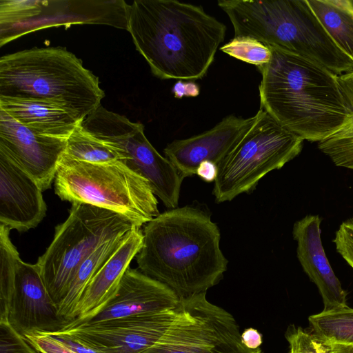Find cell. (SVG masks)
<instances>
[{
  "label": "cell",
  "mask_w": 353,
  "mask_h": 353,
  "mask_svg": "<svg viewBox=\"0 0 353 353\" xmlns=\"http://www.w3.org/2000/svg\"><path fill=\"white\" fill-rule=\"evenodd\" d=\"M81 125L90 134L114 148L124 164L148 180L154 194L167 208H177L184 178L150 143L143 124L130 121L124 116L100 106L81 122Z\"/></svg>",
  "instance_id": "9c48e42d"
},
{
  "label": "cell",
  "mask_w": 353,
  "mask_h": 353,
  "mask_svg": "<svg viewBox=\"0 0 353 353\" xmlns=\"http://www.w3.org/2000/svg\"><path fill=\"white\" fill-rule=\"evenodd\" d=\"M241 342L248 349L254 350L262 344V335L254 328H248L241 333Z\"/></svg>",
  "instance_id": "e575fe53"
},
{
  "label": "cell",
  "mask_w": 353,
  "mask_h": 353,
  "mask_svg": "<svg viewBox=\"0 0 353 353\" xmlns=\"http://www.w3.org/2000/svg\"><path fill=\"white\" fill-rule=\"evenodd\" d=\"M0 110L39 134L66 140L81 123L62 106L36 99L0 96Z\"/></svg>",
  "instance_id": "ffe728a7"
},
{
  "label": "cell",
  "mask_w": 353,
  "mask_h": 353,
  "mask_svg": "<svg viewBox=\"0 0 353 353\" xmlns=\"http://www.w3.org/2000/svg\"><path fill=\"white\" fill-rule=\"evenodd\" d=\"M313 336L327 345L353 346V308L325 311L308 318Z\"/></svg>",
  "instance_id": "603a6c76"
},
{
  "label": "cell",
  "mask_w": 353,
  "mask_h": 353,
  "mask_svg": "<svg viewBox=\"0 0 353 353\" xmlns=\"http://www.w3.org/2000/svg\"><path fill=\"white\" fill-rule=\"evenodd\" d=\"M335 45L353 61V3L350 0H307Z\"/></svg>",
  "instance_id": "44dd1931"
},
{
  "label": "cell",
  "mask_w": 353,
  "mask_h": 353,
  "mask_svg": "<svg viewBox=\"0 0 353 353\" xmlns=\"http://www.w3.org/2000/svg\"><path fill=\"white\" fill-rule=\"evenodd\" d=\"M352 1V3H353V1Z\"/></svg>",
  "instance_id": "ab89813d"
},
{
  "label": "cell",
  "mask_w": 353,
  "mask_h": 353,
  "mask_svg": "<svg viewBox=\"0 0 353 353\" xmlns=\"http://www.w3.org/2000/svg\"><path fill=\"white\" fill-rule=\"evenodd\" d=\"M8 321L22 336L31 333H52L69 323L59 315L37 263L18 262Z\"/></svg>",
  "instance_id": "4fadbf2b"
},
{
  "label": "cell",
  "mask_w": 353,
  "mask_h": 353,
  "mask_svg": "<svg viewBox=\"0 0 353 353\" xmlns=\"http://www.w3.org/2000/svg\"><path fill=\"white\" fill-rule=\"evenodd\" d=\"M254 120L255 115L247 119L228 115L205 132L173 141L167 145L163 152L183 178L192 176L204 161L217 165Z\"/></svg>",
  "instance_id": "2e32d148"
},
{
  "label": "cell",
  "mask_w": 353,
  "mask_h": 353,
  "mask_svg": "<svg viewBox=\"0 0 353 353\" xmlns=\"http://www.w3.org/2000/svg\"><path fill=\"white\" fill-rule=\"evenodd\" d=\"M318 147L336 165L353 170V126L349 123L319 141Z\"/></svg>",
  "instance_id": "484cf974"
},
{
  "label": "cell",
  "mask_w": 353,
  "mask_h": 353,
  "mask_svg": "<svg viewBox=\"0 0 353 353\" xmlns=\"http://www.w3.org/2000/svg\"><path fill=\"white\" fill-rule=\"evenodd\" d=\"M180 299L163 283L129 268L111 298L94 316L65 329L82 324L124 318L176 307Z\"/></svg>",
  "instance_id": "e0dca14e"
},
{
  "label": "cell",
  "mask_w": 353,
  "mask_h": 353,
  "mask_svg": "<svg viewBox=\"0 0 353 353\" xmlns=\"http://www.w3.org/2000/svg\"><path fill=\"white\" fill-rule=\"evenodd\" d=\"M61 157L92 163L121 161V156L112 146L96 138L79 123L67 139Z\"/></svg>",
  "instance_id": "cb8c5ba5"
},
{
  "label": "cell",
  "mask_w": 353,
  "mask_h": 353,
  "mask_svg": "<svg viewBox=\"0 0 353 353\" xmlns=\"http://www.w3.org/2000/svg\"><path fill=\"white\" fill-rule=\"evenodd\" d=\"M181 310L165 334L141 353H263L241 342L234 317L206 293L181 300Z\"/></svg>",
  "instance_id": "30bf717a"
},
{
  "label": "cell",
  "mask_w": 353,
  "mask_h": 353,
  "mask_svg": "<svg viewBox=\"0 0 353 353\" xmlns=\"http://www.w3.org/2000/svg\"><path fill=\"white\" fill-rule=\"evenodd\" d=\"M337 252L353 268V222L342 223L334 239Z\"/></svg>",
  "instance_id": "1f68e13d"
},
{
  "label": "cell",
  "mask_w": 353,
  "mask_h": 353,
  "mask_svg": "<svg viewBox=\"0 0 353 353\" xmlns=\"http://www.w3.org/2000/svg\"><path fill=\"white\" fill-rule=\"evenodd\" d=\"M66 139L39 134L0 110V145L36 180L42 191L51 187Z\"/></svg>",
  "instance_id": "9a60e30c"
},
{
  "label": "cell",
  "mask_w": 353,
  "mask_h": 353,
  "mask_svg": "<svg viewBox=\"0 0 353 353\" xmlns=\"http://www.w3.org/2000/svg\"><path fill=\"white\" fill-rule=\"evenodd\" d=\"M127 30L155 77L190 81L207 73L226 26L201 6L176 0H135Z\"/></svg>",
  "instance_id": "7a4b0ae2"
},
{
  "label": "cell",
  "mask_w": 353,
  "mask_h": 353,
  "mask_svg": "<svg viewBox=\"0 0 353 353\" xmlns=\"http://www.w3.org/2000/svg\"><path fill=\"white\" fill-rule=\"evenodd\" d=\"M285 338L290 345V353H317L318 341L312 333L301 327L289 326Z\"/></svg>",
  "instance_id": "f546056e"
},
{
  "label": "cell",
  "mask_w": 353,
  "mask_h": 353,
  "mask_svg": "<svg viewBox=\"0 0 353 353\" xmlns=\"http://www.w3.org/2000/svg\"><path fill=\"white\" fill-rule=\"evenodd\" d=\"M303 143L260 108L252 125L217 165L212 192L216 201H230L252 191L265 174L299 155Z\"/></svg>",
  "instance_id": "ba28073f"
},
{
  "label": "cell",
  "mask_w": 353,
  "mask_h": 353,
  "mask_svg": "<svg viewBox=\"0 0 353 353\" xmlns=\"http://www.w3.org/2000/svg\"><path fill=\"white\" fill-rule=\"evenodd\" d=\"M127 234L103 244L86 258L74 272L65 295L58 305L59 315L69 321V323L76 319L77 306L85 288L120 246Z\"/></svg>",
  "instance_id": "7402d4cb"
},
{
  "label": "cell",
  "mask_w": 353,
  "mask_h": 353,
  "mask_svg": "<svg viewBox=\"0 0 353 353\" xmlns=\"http://www.w3.org/2000/svg\"><path fill=\"white\" fill-rule=\"evenodd\" d=\"M42 192L18 160L0 145V224L19 232L37 227L47 210Z\"/></svg>",
  "instance_id": "5bb4252c"
},
{
  "label": "cell",
  "mask_w": 353,
  "mask_h": 353,
  "mask_svg": "<svg viewBox=\"0 0 353 353\" xmlns=\"http://www.w3.org/2000/svg\"><path fill=\"white\" fill-rule=\"evenodd\" d=\"M143 241V231L140 227L134 226L88 283L77 306L76 319L67 325L88 319L101 310L113 295L130 262L139 252Z\"/></svg>",
  "instance_id": "d6986e66"
},
{
  "label": "cell",
  "mask_w": 353,
  "mask_h": 353,
  "mask_svg": "<svg viewBox=\"0 0 353 353\" xmlns=\"http://www.w3.org/2000/svg\"><path fill=\"white\" fill-rule=\"evenodd\" d=\"M321 219L307 215L296 221L293 236L297 242V257L306 274L316 285L325 311L347 306V293L335 275L325 255L321 239Z\"/></svg>",
  "instance_id": "ac0fdd59"
},
{
  "label": "cell",
  "mask_w": 353,
  "mask_h": 353,
  "mask_svg": "<svg viewBox=\"0 0 353 353\" xmlns=\"http://www.w3.org/2000/svg\"><path fill=\"white\" fill-rule=\"evenodd\" d=\"M223 10L234 37L306 57L336 74L353 70V61L332 41L307 0H228Z\"/></svg>",
  "instance_id": "5b68a950"
},
{
  "label": "cell",
  "mask_w": 353,
  "mask_h": 353,
  "mask_svg": "<svg viewBox=\"0 0 353 353\" xmlns=\"http://www.w3.org/2000/svg\"><path fill=\"white\" fill-rule=\"evenodd\" d=\"M350 221L353 222V218Z\"/></svg>",
  "instance_id": "f35d334b"
},
{
  "label": "cell",
  "mask_w": 353,
  "mask_h": 353,
  "mask_svg": "<svg viewBox=\"0 0 353 353\" xmlns=\"http://www.w3.org/2000/svg\"><path fill=\"white\" fill-rule=\"evenodd\" d=\"M0 353H39L10 325L0 321Z\"/></svg>",
  "instance_id": "f1b7e54d"
},
{
  "label": "cell",
  "mask_w": 353,
  "mask_h": 353,
  "mask_svg": "<svg viewBox=\"0 0 353 353\" xmlns=\"http://www.w3.org/2000/svg\"><path fill=\"white\" fill-rule=\"evenodd\" d=\"M270 48V60L257 67L261 109L310 141L329 137L352 120L353 109L339 75L306 57Z\"/></svg>",
  "instance_id": "6da1fadb"
},
{
  "label": "cell",
  "mask_w": 353,
  "mask_h": 353,
  "mask_svg": "<svg viewBox=\"0 0 353 353\" xmlns=\"http://www.w3.org/2000/svg\"><path fill=\"white\" fill-rule=\"evenodd\" d=\"M339 81L348 97L353 109V70L350 72L339 75ZM349 123L353 125V117Z\"/></svg>",
  "instance_id": "8d00e7d4"
},
{
  "label": "cell",
  "mask_w": 353,
  "mask_h": 353,
  "mask_svg": "<svg viewBox=\"0 0 353 353\" xmlns=\"http://www.w3.org/2000/svg\"><path fill=\"white\" fill-rule=\"evenodd\" d=\"M176 98L183 97H196L199 94V87L193 82L177 81L172 88Z\"/></svg>",
  "instance_id": "836d02e7"
},
{
  "label": "cell",
  "mask_w": 353,
  "mask_h": 353,
  "mask_svg": "<svg viewBox=\"0 0 353 353\" xmlns=\"http://www.w3.org/2000/svg\"><path fill=\"white\" fill-rule=\"evenodd\" d=\"M136 256L145 275L173 290L180 300L216 285L227 270L220 232L202 210L185 206L159 214L146 223Z\"/></svg>",
  "instance_id": "3957f363"
},
{
  "label": "cell",
  "mask_w": 353,
  "mask_h": 353,
  "mask_svg": "<svg viewBox=\"0 0 353 353\" xmlns=\"http://www.w3.org/2000/svg\"><path fill=\"white\" fill-rule=\"evenodd\" d=\"M220 50L231 57L257 67L268 63L272 57L269 46L250 37H234L221 47Z\"/></svg>",
  "instance_id": "4316f807"
},
{
  "label": "cell",
  "mask_w": 353,
  "mask_h": 353,
  "mask_svg": "<svg viewBox=\"0 0 353 353\" xmlns=\"http://www.w3.org/2000/svg\"><path fill=\"white\" fill-rule=\"evenodd\" d=\"M10 231L8 226L0 224V321L8 320L17 265L21 259L10 239Z\"/></svg>",
  "instance_id": "d4e9b609"
},
{
  "label": "cell",
  "mask_w": 353,
  "mask_h": 353,
  "mask_svg": "<svg viewBox=\"0 0 353 353\" xmlns=\"http://www.w3.org/2000/svg\"><path fill=\"white\" fill-rule=\"evenodd\" d=\"M47 334L52 336L76 353H107L82 342L70 334L63 330Z\"/></svg>",
  "instance_id": "d6a6232c"
},
{
  "label": "cell",
  "mask_w": 353,
  "mask_h": 353,
  "mask_svg": "<svg viewBox=\"0 0 353 353\" xmlns=\"http://www.w3.org/2000/svg\"><path fill=\"white\" fill-rule=\"evenodd\" d=\"M134 226L130 219L113 211L72 203L68 217L57 225L52 243L37 262L57 307L80 264L103 244L125 235Z\"/></svg>",
  "instance_id": "52a82bcc"
},
{
  "label": "cell",
  "mask_w": 353,
  "mask_h": 353,
  "mask_svg": "<svg viewBox=\"0 0 353 353\" xmlns=\"http://www.w3.org/2000/svg\"><path fill=\"white\" fill-rule=\"evenodd\" d=\"M181 310L161 311L110 319L62 330L107 353H141L157 342Z\"/></svg>",
  "instance_id": "8fae6325"
},
{
  "label": "cell",
  "mask_w": 353,
  "mask_h": 353,
  "mask_svg": "<svg viewBox=\"0 0 353 353\" xmlns=\"http://www.w3.org/2000/svg\"><path fill=\"white\" fill-rule=\"evenodd\" d=\"M196 174L205 181L214 182L217 176V165L211 161H204L199 165Z\"/></svg>",
  "instance_id": "d590c367"
},
{
  "label": "cell",
  "mask_w": 353,
  "mask_h": 353,
  "mask_svg": "<svg viewBox=\"0 0 353 353\" xmlns=\"http://www.w3.org/2000/svg\"><path fill=\"white\" fill-rule=\"evenodd\" d=\"M39 353H76L47 333H31L23 336Z\"/></svg>",
  "instance_id": "4dcf8cb0"
},
{
  "label": "cell",
  "mask_w": 353,
  "mask_h": 353,
  "mask_svg": "<svg viewBox=\"0 0 353 353\" xmlns=\"http://www.w3.org/2000/svg\"><path fill=\"white\" fill-rule=\"evenodd\" d=\"M130 6L123 0L47 1L35 18L0 26V46L26 34L49 27L94 23L125 29Z\"/></svg>",
  "instance_id": "7c38bea8"
},
{
  "label": "cell",
  "mask_w": 353,
  "mask_h": 353,
  "mask_svg": "<svg viewBox=\"0 0 353 353\" xmlns=\"http://www.w3.org/2000/svg\"><path fill=\"white\" fill-rule=\"evenodd\" d=\"M327 346L328 347V353H353V346H344V345H327Z\"/></svg>",
  "instance_id": "74e56055"
},
{
  "label": "cell",
  "mask_w": 353,
  "mask_h": 353,
  "mask_svg": "<svg viewBox=\"0 0 353 353\" xmlns=\"http://www.w3.org/2000/svg\"><path fill=\"white\" fill-rule=\"evenodd\" d=\"M44 0H1L0 26L27 21L39 16Z\"/></svg>",
  "instance_id": "83f0119b"
},
{
  "label": "cell",
  "mask_w": 353,
  "mask_h": 353,
  "mask_svg": "<svg viewBox=\"0 0 353 353\" xmlns=\"http://www.w3.org/2000/svg\"><path fill=\"white\" fill-rule=\"evenodd\" d=\"M54 181L61 200L113 211L138 227L160 214L148 181L121 161L92 163L61 157Z\"/></svg>",
  "instance_id": "8992f818"
},
{
  "label": "cell",
  "mask_w": 353,
  "mask_h": 353,
  "mask_svg": "<svg viewBox=\"0 0 353 353\" xmlns=\"http://www.w3.org/2000/svg\"><path fill=\"white\" fill-rule=\"evenodd\" d=\"M0 96L52 102L82 122L101 106L105 92L98 77L74 54L47 47L0 58Z\"/></svg>",
  "instance_id": "277c9868"
}]
</instances>
